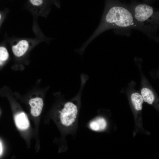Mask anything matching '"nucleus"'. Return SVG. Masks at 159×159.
<instances>
[{"label":"nucleus","mask_w":159,"mask_h":159,"mask_svg":"<svg viewBox=\"0 0 159 159\" xmlns=\"http://www.w3.org/2000/svg\"><path fill=\"white\" fill-rule=\"evenodd\" d=\"M144 3L148 4H149L153 3L154 2L158 0H142Z\"/></svg>","instance_id":"nucleus-12"},{"label":"nucleus","mask_w":159,"mask_h":159,"mask_svg":"<svg viewBox=\"0 0 159 159\" xmlns=\"http://www.w3.org/2000/svg\"><path fill=\"white\" fill-rule=\"evenodd\" d=\"M9 57L7 49L4 47L0 46V65H2L7 61Z\"/></svg>","instance_id":"nucleus-11"},{"label":"nucleus","mask_w":159,"mask_h":159,"mask_svg":"<svg viewBox=\"0 0 159 159\" xmlns=\"http://www.w3.org/2000/svg\"><path fill=\"white\" fill-rule=\"evenodd\" d=\"M30 46L29 41L26 39H20L12 47V50L14 55L19 57L24 55L27 52Z\"/></svg>","instance_id":"nucleus-7"},{"label":"nucleus","mask_w":159,"mask_h":159,"mask_svg":"<svg viewBox=\"0 0 159 159\" xmlns=\"http://www.w3.org/2000/svg\"><path fill=\"white\" fill-rule=\"evenodd\" d=\"M14 120L17 127L21 130H25L28 128L29 123L26 115L24 112L16 114Z\"/></svg>","instance_id":"nucleus-9"},{"label":"nucleus","mask_w":159,"mask_h":159,"mask_svg":"<svg viewBox=\"0 0 159 159\" xmlns=\"http://www.w3.org/2000/svg\"><path fill=\"white\" fill-rule=\"evenodd\" d=\"M135 29L140 31L128 6L119 0H106L101 21L97 29L79 50L83 53L87 46L96 37L110 29L129 31Z\"/></svg>","instance_id":"nucleus-1"},{"label":"nucleus","mask_w":159,"mask_h":159,"mask_svg":"<svg viewBox=\"0 0 159 159\" xmlns=\"http://www.w3.org/2000/svg\"><path fill=\"white\" fill-rule=\"evenodd\" d=\"M1 18H2V15H1V13L0 12V21L1 20Z\"/></svg>","instance_id":"nucleus-14"},{"label":"nucleus","mask_w":159,"mask_h":159,"mask_svg":"<svg viewBox=\"0 0 159 159\" xmlns=\"http://www.w3.org/2000/svg\"><path fill=\"white\" fill-rule=\"evenodd\" d=\"M2 151V145L1 142L0 141V155L1 154Z\"/></svg>","instance_id":"nucleus-13"},{"label":"nucleus","mask_w":159,"mask_h":159,"mask_svg":"<svg viewBox=\"0 0 159 159\" xmlns=\"http://www.w3.org/2000/svg\"><path fill=\"white\" fill-rule=\"evenodd\" d=\"M141 76L140 93L143 100L150 105L153 104L156 100L154 90L143 74L141 66L138 63Z\"/></svg>","instance_id":"nucleus-4"},{"label":"nucleus","mask_w":159,"mask_h":159,"mask_svg":"<svg viewBox=\"0 0 159 159\" xmlns=\"http://www.w3.org/2000/svg\"><path fill=\"white\" fill-rule=\"evenodd\" d=\"M135 84L134 81H132L127 86L131 92L130 97L132 105L136 110H140L142 108L144 100L141 94L135 90Z\"/></svg>","instance_id":"nucleus-6"},{"label":"nucleus","mask_w":159,"mask_h":159,"mask_svg":"<svg viewBox=\"0 0 159 159\" xmlns=\"http://www.w3.org/2000/svg\"><path fill=\"white\" fill-rule=\"evenodd\" d=\"M140 31L157 39L159 28V10L145 3L133 4L128 6Z\"/></svg>","instance_id":"nucleus-2"},{"label":"nucleus","mask_w":159,"mask_h":159,"mask_svg":"<svg viewBox=\"0 0 159 159\" xmlns=\"http://www.w3.org/2000/svg\"><path fill=\"white\" fill-rule=\"evenodd\" d=\"M107 125L106 121L102 117H99L91 121L89 124L90 128L93 130L98 131L104 130Z\"/></svg>","instance_id":"nucleus-10"},{"label":"nucleus","mask_w":159,"mask_h":159,"mask_svg":"<svg viewBox=\"0 0 159 159\" xmlns=\"http://www.w3.org/2000/svg\"><path fill=\"white\" fill-rule=\"evenodd\" d=\"M29 104L31 107V112L34 116H39L42 111L44 105L43 99L39 97L31 99Z\"/></svg>","instance_id":"nucleus-8"},{"label":"nucleus","mask_w":159,"mask_h":159,"mask_svg":"<svg viewBox=\"0 0 159 159\" xmlns=\"http://www.w3.org/2000/svg\"><path fill=\"white\" fill-rule=\"evenodd\" d=\"M77 99L62 103L58 111V118L64 132L72 130L76 125L79 110Z\"/></svg>","instance_id":"nucleus-3"},{"label":"nucleus","mask_w":159,"mask_h":159,"mask_svg":"<svg viewBox=\"0 0 159 159\" xmlns=\"http://www.w3.org/2000/svg\"><path fill=\"white\" fill-rule=\"evenodd\" d=\"M30 4L33 7L37 8L39 14L47 16L49 11L50 5L53 2L58 7L60 5L57 0H28Z\"/></svg>","instance_id":"nucleus-5"}]
</instances>
